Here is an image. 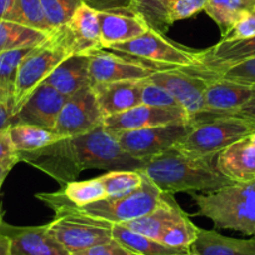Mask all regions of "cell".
I'll return each instance as SVG.
<instances>
[{
  "instance_id": "cell-1",
  "label": "cell",
  "mask_w": 255,
  "mask_h": 255,
  "mask_svg": "<svg viewBox=\"0 0 255 255\" xmlns=\"http://www.w3.org/2000/svg\"><path fill=\"white\" fill-rule=\"evenodd\" d=\"M18 155L20 161L30 164L61 185L75 180L89 169L139 170L145 164L128 155L103 125L89 133L61 139L38 151Z\"/></svg>"
},
{
  "instance_id": "cell-2",
  "label": "cell",
  "mask_w": 255,
  "mask_h": 255,
  "mask_svg": "<svg viewBox=\"0 0 255 255\" xmlns=\"http://www.w3.org/2000/svg\"><path fill=\"white\" fill-rule=\"evenodd\" d=\"M139 170L163 193L173 195L175 193H209L233 184L213 165L212 159L186 155L175 146L146 160Z\"/></svg>"
},
{
  "instance_id": "cell-3",
  "label": "cell",
  "mask_w": 255,
  "mask_h": 255,
  "mask_svg": "<svg viewBox=\"0 0 255 255\" xmlns=\"http://www.w3.org/2000/svg\"><path fill=\"white\" fill-rule=\"evenodd\" d=\"M197 215L208 218L217 229L255 237V180L233 183L209 193H195Z\"/></svg>"
},
{
  "instance_id": "cell-4",
  "label": "cell",
  "mask_w": 255,
  "mask_h": 255,
  "mask_svg": "<svg viewBox=\"0 0 255 255\" xmlns=\"http://www.w3.org/2000/svg\"><path fill=\"white\" fill-rule=\"evenodd\" d=\"M193 130L175 148L186 155L213 159L240 139L255 133V123L233 115L202 114L191 118Z\"/></svg>"
},
{
  "instance_id": "cell-5",
  "label": "cell",
  "mask_w": 255,
  "mask_h": 255,
  "mask_svg": "<svg viewBox=\"0 0 255 255\" xmlns=\"http://www.w3.org/2000/svg\"><path fill=\"white\" fill-rule=\"evenodd\" d=\"M107 50L143 64L151 70L186 69L194 67L197 50L181 46L149 28L143 35L125 43L115 44Z\"/></svg>"
},
{
  "instance_id": "cell-6",
  "label": "cell",
  "mask_w": 255,
  "mask_h": 255,
  "mask_svg": "<svg viewBox=\"0 0 255 255\" xmlns=\"http://www.w3.org/2000/svg\"><path fill=\"white\" fill-rule=\"evenodd\" d=\"M164 195L165 193H163L148 176L144 175L141 185L130 193L119 197L105 198L85 207L70 209H75L83 214L112 224H123L153 212L163 202Z\"/></svg>"
},
{
  "instance_id": "cell-7",
  "label": "cell",
  "mask_w": 255,
  "mask_h": 255,
  "mask_svg": "<svg viewBox=\"0 0 255 255\" xmlns=\"http://www.w3.org/2000/svg\"><path fill=\"white\" fill-rule=\"evenodd\" d=\"M113 225L75 209L56 213L48 230L69 253L79 252L113 239Z\"/></svg>"
},
{
  "instance_id": "cell-8",
  "label": "cell",
  "mask_w": 255,
  "mask_h": 255,
  "mask_svg": "<svg viewBox=\"0 0 255 255\" xmlns=\"http://www.w3.org/2000/svg\"><path fill=\"white\" fill-rule=\"evenodd\" d=\"M70 56L61 44L49 34L48 38L34 46L21 61L14 90V115L19 112L34 90L51 74L59 64Z\"/></svg>"
},
{
  "instance_id": "cell-9",
  "label": "cell",
  "mask_w": 255,
  "mask_h": 255,
  "mask_svg": "<svg viewBox=\"0 0 255 255\" xmlns=\"http://www.w3.org/2000/svg\"><path fill=\"white\" fill-rule=\"evenodd\" d=\"M194 125L195 123L190 120L186 123H174L112 134L128 155L146 161L178 145L193 130Z\"/></svg>"
},
{
  "instance_id": "cell-10",
  "label": "cell",
  "mask_w": 255,
  "mask_h": 255,
  "mask_svg": "<svg viewBox=\"0 0 255 255\" xmlns=\"http://www.w3.org/2000/svg\"><path fill=\"white\" fill-rule=\"evenodd\" d=\"M100 108L92 85L68 97L59 114L54 131L63 138L82 135L103 125Z\"/></svg>"
},
{
  "instance_id": "cell-11",
  "label": "cell",
  "mask_w": 255,
  "mask_h": 255,
  "mask_svg": "<svg viewBox=\"0 0 255 255\" xmlns=\"http://www.w3.org/2000/svg\"><path fill=\"white\" fill-rule=\"evenodd\" d=\"M69 55H90L102 50L98 10L82 4L70 21L51 31Z\"/></svg>"
},
{
  "instance_id": "cell-12",
  "label": "cell",
  "mask_w": 255,
  "mask_h": 255,
  "mask_svg": "<svg viewBox=\"0 0 255 255\" xmlns=\"http://www.w3.org/2000/svg\"><path fill=\"white\" fill-rule=\"evenodd\" d=\"M150 82L168 90L190 118L205 112L204 95L208 79L180 69L155 70L148 78Z\"/></svg>"
},
{
  "instance_id": "cell-13",
  "label": "cell",
  "mask_w": 255,
  "mask_h": 255,
  "mask_svg": "<svg viewBox=\"0 0 255 255\" xmlns=\"http://www.w3.org/2000/svg\"><path fill=\"white\" fill-rule=\"evenodd\" d=\"M190 120L191 118L184 110L140 104L119 114L105 118L103 120V127L110 133H117V131L160 127V125L174 124V123H186Z\"/></svg>"
},
{
  "instance_id": "cell-14",
  "label": "cell",
  "mask_w": 255,
  "mask_h": 255,
  "mask_svg": "<svg viewBox=\"0 0 255 255\" xmlns=\"http://www.w3.org/2000/svg\"><path fill=\"white\" fill-rule=\"evenodd\" d=\"M253 56H255V35L243 40H220L205 50L198 51L194 67L183 70L200 77H208Z\"/></svg>"
},
{
  "instance_id": "cell-15",
  "label": "cell",
  "mask_w": 255,
  "mask_h": 255,
  "mask_svg": "<svg viewBox=\"0 0 255 255\" xmlns=\"http://www.w3.org/2000/svg\"><path fill=\"white\" fill-rule=\"evenodd\" d=\"M67 99V95L50 85L40 84L14 115L13 124H30L54 130Z\"/></svg>"
},
{
  "instance_id": "cell-16",
  "label": "cell",
  "mask_w": 255,
  "mask_h": 255,
  "mask_svg": "<svg viewBox=\"0 0 255 255\" xmlns=\"http://www.w3.org/2000/svg\"><path fill=\"white\" fill-rule=\"evenodd\" d=\"M0 233L10 239V255H70L49 233L48 224L38 227H14L1 222Z\"/></svg>"
},
{
  "instance_id": "cell-17",
  "label": "cell",
  "mask_w": 255,
  "mask_h": 255,
  "mask_svg": "<svg viewBox=\"0 0 255 255\" xmlns=\"http://www.w3.org/2000/svg\"><path fill=\"white\" fill-rule=\"evenodd\" d=\"M89 74L93 84L122 82V80H141L151 75L154 70L143 64L127 59L113 51L98 50L90 54Z\"/></svg>"
},
{
  "instance_id": "cell-18",
  "label": "cell",
  "mask_w": 255,
  "mask_h": 255,
  "mask_svg": "<svg viewBox=\"0 0 255 255\" xmlns=\"http://www.w3.org/2000/svg\"><path fill=\"white\" fill-rule=\"evenodd\" d=\"M205 112L210 115H234L255 95V87L222 78H205Z\"/></svg>"
},
{
  "instance_id": "cell-19",
  "label": "cell",
  "mask_w": 255,
  "mask_h": 255,
  "mask_svg": "<svg viewBox=\"0 0 255 255\" xmlns=\"http://www.w3.org/2000/svg\"><path fill=\"white\" fill-rule=\"evenodd\" d=\"M39 200L56 213L70 208H82L107 198V193L98 178L90 180H73L63 185L61 190L55 193H38Z\"/></svg>"
},
{
  "instance_id": "cell-20",
  "label": "cell",
  "mask_w": 255,
  "mask_h": 255,
  "mask_svg": "<svg viewBox=\"0 0 255 255\" xmlns=\"http://www.w3.org/2000/svg\"><path fill=\"white\" fill-rule=\"evenodd\" d=\"M215 166L232 183L255 180V141L252 135L240 139L220 151Z\"/></svg>"
},
{
  "instance_id": "cell-21",
  "label": "cell",
  "mask_w": 255,
  "mask_h": 255,
  "mask_svg": "<svg viewBox=\"0 0 255 255\" xmlns=\"http://www.w3.org/2000/svg\"><path fill=\"white\" fill-rule=\"evenodd\" d=\"M144 80H122L93 84L103 118L112 117L141 104Z\"/></svg>"
},
{
  "instance_id": "cell-22",
  "label": "cell",
  "mask_w": 255,
  "mask_h": 255,
  "mask_svg": "<svg viewBox=\"0 0 255 255\" xmlns=\"http://www.w3.org/2000/svg\"><path fill=\"white\" fill-rule=\"evenodd\" d=\"M100 24V44L109 49L115 44L125 43L143 35L148 25L130 11H98Z\"/></svg>"
},
{
  "instance_id": "cell-23",
  "label": "cell",
  "mask_w": 255,
  "mask_h": 255,
  "mask_svg": "<svg viewBox=\"0 0 255 255\" xmlns=\"http://www.w3.org/2000/svg\"><path fill=\"white\" fill-rule=\"evenodd\" d=\"M185 214L186 213L181 209L178 202L173 198V194L165 193L163 202L153 212L144 215V217L138 218V219L123 223L120 225L131 230V232L145 235V237L159 242L161 235Z\"/></svg>"
},
{
  "instance_id": "cell-24",
  "label": "cell",
  "mask_w": 255,
  "mask_h": 255,
  "mask_svg": "<svg viewBox=\"0 0 255 255\" xmlns=\"http://www.w3.org/2000/svg\"><path fill=\"white\" fill-rule=\"evenodd\" d=\"M89 55H70L64 59L41 84L53 87L70 97L78 90L92 85L89 74Z\"/></svg>"
},
{
  "instance_id": "cell-25",
  "label": "cell",
  "mask_w": 255,
  "mask_h": 255,
  "mask_svg": "<svg viewBox=\"0 0 255 255\" xmlns=\"http://www.w3.org/2000/svg\"><path fill=\"white\" fill-rule=\"evenodd\" d=\"M190 250L195 255H255V237L238 239L225 237L217 230L199 228Z\"/></svg>"
},
{
  "instance_id": "cell-26",
  "label": "cell",
  "mask_w": 255,
  "mask_h": 255,
  "mask_svg": "<svg viewBox=\"0 0 255 255\" xmlns=\"http://www.w3.org/2000/svg\"><path fill=\"white\" fill-rule=\"evenodd\" d=\"M8 131L18 154L38 151L64 139L54 130L30 124H13Z\"/></svg>"
},
{
  "instance_id": "cell-27",
  "label": "cell",
  "mask_w": 255,
  "mask_h": 255,
  "mask_svg": "<svg viewBox=\"0 0 255 255\" xmlns=\"http://www.w3.org/2000/svg\"><path fill=\"white\" fill-rule=\"evenodd\" d=\"M113 239L139 255H183L190 252V249L169 247L158 240L131 232L120 224L113 225Z\"/></svg>"
},
{
  "instance_id": "cell-28",
  "label": "cell",
  "mask_w": 255,
  "mask_h": 255,
  "mask_svg": "<svg viewBox=\"0 0 255 255\" xmlns=\"http://www.w3.org/2000/svg\"><path fill=\"white\" fill-rule=\"evenodd\" d=\"M254 9V0H208L204 11L219 26L223 36Z\"/></svg>"
},
{
  "instance_id": "cell-29",
  "label": "cell",
  "mask_w": 255,
  "mask_h": 255,
  "mask_svg": "<svg viewBox=\"0 0 255 255\" xmlns=\"http://www.w3.org/2000/svg\"><path fill=\"white\" fill-rule=\"evenodd\" d=\"M176 0H131L128 11L139 16L148 28L160 34L168 33L171 24L169 13Z\"/></svg>"
},
{
  "instance_id": "cell-30",
  "label": "cell",
  "mask_w": 255,
  "mask_h": 255,
  "mask_svg": "<svg viewBox=\"0 0 255 255\" xmlns=\"http://www.w3.org/2000/svg\"><path fill=\"white\" fill-rule=\"evenodd\" d=\"M49 34L0 19V51L30 48L43 43Z\"/></svg>"
},
{
  "instance_id": "cell-31",
  "label": "cell",
  "mask_w": 255,
  "mask_h": 255,
  "mask_svg": "<svg viewBox=\"0 0 255 255\" xmlns=\"http://www.w3.org/2000/svg\"><path fill=\"white\" fill-rule=\"evenodd\" d=\"M33 48L34 46L0 51V100L13 105L19 67L26 54Z\"/></svg>"
},
{
  "instance_id": "cell-32",
  "label": "cell",
  "mask_w": 255,
  "mask_h": 255,
  "mask_svg": "<svg viewBox=\"0 0 255 255\" xmlns=\"http://www.w3.org/2000/svg\"><path fill=\"white\" fill-rule=\"evenodd\" d=\"M9 21H14L45 34H50L53 31L45 18L40 0H15V5Z\"/></svg>"
},
{
  "instance_id": "cell-33",
  "label": "cell",
  "mask_w": 255,
  "mask_h": 255,
  "mask_svg": "<svg viewBox=\"0 0 255 255\" xmlns=\"http://www.w3.org/2000/svg\"><path fill=\"white\" fill-rule=\"evenodd\" d=\"M143 176L140 170H110L98 179L104 186L107 198H109L135 190L143 183Z\"/></svg>"
},
{
  "instance_id": "cell-34",
  "label": "cell",
  "mask_w": 255,
  "mask_h": 255,
  "mask_svg": "<svg viewBox=\"0 0 255 255\" xmlns=\"http://www.w3.org/2000/svg\"><path fill=\"white\" fill-rule=\"evenodd\" d=\"M198 232H199V227H197L191 222L189 215L185 214L161 235L159 242L169 247L190 249L191 244L197 239Z\"/></svg>"
},
{
  "instance_id": "cell-35",
  "label": "cell",
  "mask_w": 255,
  "mask_h": 255,
  "mask_svg": "<svg viewBox=\"0 0 255 255\" xmlns=\"http://www.w3.org/2000/svg\"><path fill=\"white\" fill-rule=\"evenodd\" d=\"M40 1L51 30L69 23L78 8L84 4V0H40Z\"/></svg>"
},
{
  "instance_id": "cell-36",
  "label": "cell",
  "mask_w": 255,
  "mask_h": 255,
  "mask_svg": "<svg viewBox=\"0 0 255 255\" xmlns=\"http://www.w3.org/2000/svg\"><path fill=\"white\" fill-rule=\"evenodd\" d=\"M203 78H222V79L232 80V82L240 83V84L255 87V56L245 59L232 67H228L214 74Z\"/></svg>"
},
{
  "instance_id": "cell-37",
  "label": "cell",
  "mask_w": 255,
  "mask_h": 255,
  "mask_svg": "<svg viewBox=\"0 0 255 255\" xmlns=\"http://www.w3.org/2000/svg\"><path fill=\"white\" fill-rule=\"evenodd\" d=\"M141 104L156 108H170V109L184 110L168 90H165L163 87L155 84V83L150 82L148 78L144 80L143 90H141Z\"/></svg>"
},
{
  "instance_id": "cell-38",
  "label": "cell",
  "mask_w": 255,
  "mask_h": 255,
  "mask_svg": "<svg viewBox=\"0 0 255 255\" xmlns=\"http://www.w3.org/2000/svg\"><path fill=\"white\" fill-rule=\"evenodd\" d=\"M208 0H176L169 13V23L173 25L176 21L189 19L204 11Z\"/></svg>"
},
{
  "instance_id": "cell-39",
  "label": "cell",
  "mask_w": 255,
  "mask_h": 255,
  "mask_svg": "<svg viewBox=\"0 0 255 255\" xmlns=\"http://www.w3.org/2000/svg\"><path fill=\"white\" fill-rule=\"evenodd\" d=\"M255 35V13L247 14L243 16L227 34L222 36L220 40L233 41V40H243V39H249Z\"/></svg>"
},
{
  "instance_id": "cell-40",
  "label": "cell",
  "mask_w": 255,
  "mask_h": 255,
  "mask_svg": "<svg viewBox=\"0 0 255 255\" xmlns=\"http://www.w3.org/2000/svg\"><path fill=\"white\" fill-rule=\"evenodd\" d=\"M70 255H139L131 252L130 249L125 248L115 239L104 244L94 245V247L87 248V249L79 250V252L70 253Z\"/></svg>"
},
{
  "instance_id": "cell-41",
  "label": "cell",
  "mask_w": 255,
  "mask_h": 255,
  "mask_svg": "<svg viewBox=\"0 0 255 255\" xmlns=\"http://www.w3.org/2000/svg\"><path fill=\"white\" fill-rule=\"evenodd\" d=\"M20 161L18 153L9 136V131H0V163H16Z\"/></svg>"
},
{
  "instance_id": "cell-42",
  "label": "cell",
  "mask_w": 255,
  "mask_h": 255,
  "mask_svg": "<svg viewBox=\"0 0 255 255\" xmlns=\"http://www.w3.org/2000/svg\"><path fill=\"white\" fill-rule=\"evenodd\" d=\"M84 3L98 11H125L131 0H84Z\"/></svg>"
},
{
  "instance_id": "cell-43",
  "label": "cell",
  "mask_w": 255,
  "mask_h": 255,
  "mask_svg": "<svg viewBox=\"0 0 255 255\" xmlns=\"http://www.w3.org/2000/svg\"><path fill=\"white\" fill-rule=\"evenodd\" d=\"M14 110L13 105L8 102L0 100V131L8 130L13 125Z\"/></svg>"
},
{
  "instance_id": "cell-44",
  "label": "cell",
  "mask_w": 255,
  "mask_h": 255,
  "mask_svg": "<svg viewBox=\"0 0 255 255\" xmlns=\"http://www.w3.org/2000/svg\"><path fill=\"white\" fill-rule=\"evenodd\" d=\"M233 117H240L244 119L255 123V95L244 105L240 108Z\"/></svg>"
},
{
  "instance_id": "cell-45",
  "label": "cell",
  "mask_w": 255,
  "mask_h": 255,
  "mask_svg": "<svg viewBox=\"0 0 255 255\" xmlns=\"http://www.w3.org/2000/svg\"><path fill=\"white\" fill-rule=\"evenodd\" d=\"M14 5H15V0H0V19L9 20Z\"/></svg>"
},
{
  "instance_id": "cell-46",
  "label": "cell",
  "mask_w": 255,
  "mask_h": 255,
  "mask_svg": "<svg viewBox=\"0 0 255 255\" xmlns=\"http://www.w3.org/2000/svg\"><path fill=\"white\" fill-rule=\"evenodd\" d=\"M16 163H0V189H1V185H3L6 176L9 175L11 169H13ZM0 219H1V214H0Z\"/></svg>"
},
{
  "instance_id": "cell-47",
  "label": "cell",
  "mask_w": 255,
  "mask_h": 255,
  "mask_svg": "<svg viewBox=\"0 0 255 255\" xmlns=\"http://www.w3.org/2000/svg\"><path fill=\"white\" fill-rule=\"evenodd\" d=\"M10 239L5 234L0 233V255H10Z\"/></svg>"
},
{
  "instance_id": "cell-48",
  "label": "cell",
  "mask_w": 255,
  "mask_h": 255,
  "mask_svg": "<svg viewBox=\"0 0 255 255\" xmlns=\"http://www.w3.org/2000/svg\"><path fill=\"white\" fill-rule=\"evenodd\" d=\"M183 255H195V254H194V253H193V252H191V250H190V252H189V253H186V254H183Z\"/></svg>"
},
{
  "instance_id": "cell-49",
  "label": "cell",
  "mask_w": 255,
  "mask_h": 255,
  "mask_svg": "<svg viewBox=\"0 0 255 255\" xmlns=\"http://www.w3.org/2000/svg\"><path fill=\"white\" fill-rule=\"evenodd\" d=\"M1 222H3V219H0V223H1Z\"/></svg>"
},
{
  "instance_id": "cell-50",
  "label": "cell",
  "mask_w": 255,
  "mask_h": 255,
  "mask_svg": "<svg viewBox=\"0 0 255 255\" xmlns=\"http://www.w3.org/2000/svg\"><path fill=\"white\" fill-rule=\"evenodd\" d=\"M254 13H255V9H254Z\"/></svg>"
},
{
  "instance_id": "cell-51",
  "label": "cell",
  "mask_w": 255,
  "mask_h": 255,
  "mask_svg": "<svg viewBox=\"0 0 255 255\" xmlns=\"http://www.w3.org/2000/svg\"><path fill=\"white\" fill-rule=\"evenodd\" d=\"M254 1H255V0H254Z\"/></svg>"
}]
</instances>
